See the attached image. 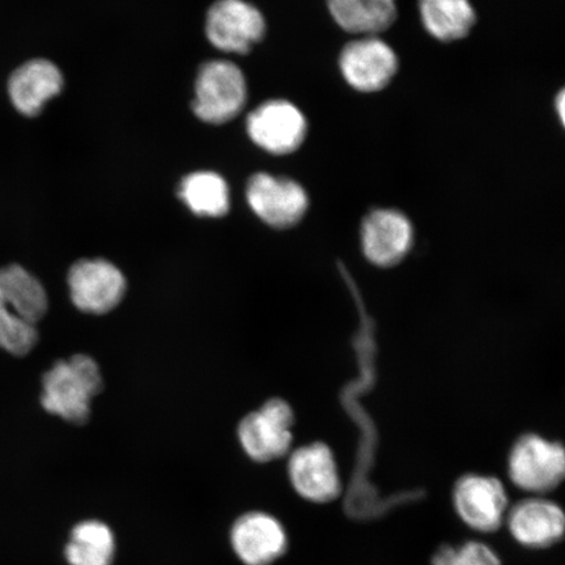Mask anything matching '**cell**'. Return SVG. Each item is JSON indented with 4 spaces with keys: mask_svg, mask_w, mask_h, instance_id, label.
I'll return each instance as SVG.
<instances>
[{
    "mask_svg": "<svg viewBox=\"0 0 565 565\" xmlns=\"http://www.w3.org/2000/svg\"><path fill=\"white\" fill-rule=\"evenodd\" d=\"M104 387L100 369L88 355L60 360L42 376L41 405L63 420L83 426L89 420L92 399Z\"/></svg>",
    "mask_w": 565,
    "mask_h": 565,
    "instance_id": "obj_1",
    "label": "cell"
},
{
    "mask_svg": "<svg viewBox=\"0 0 565 565\" xmlns=\"http://www.w3.org/2000/svg\"><path fill=\"white\" fill-rule=\"evenodd\" d=\"M246 102V82L243 71L227 61L204 63L195 83L192 105L203 122H230L243 110Z\"/></svg>",
    "mask_w": 565,
    "mask_h": 565,
    "instance_id": "obj_2",
    "label": "cell"
},
{
    "mask_svg": "<svg viewBox=\"0 0 565 565\" xmlns=\"http://www.w3.org/2000/svg\"><path fill=\"white\" fill-rule=\"evenodd\" d=\"M508 472L521 490L539 494L553 491L565 475L564 449L539 435L521 437L511 450Z\"/></svg>",
    "mask_w": 565,
    "mask_h": 565,
    "instance_id": "obj_3",
    "label": "cell"
},
{
    "mask_svg": "<svg viewBox=\"0 0 565 565\" xmlns=\"http://www.w3.org/2000/svg\"><path fill=\"white\" fill-rule=\"evenodd\" d=\"M294 422L292 408L286 401L270 399L239 423V443L254 461H275L291 449Z\"/></svg>",
    "mask_w": 565,
    "mask_h": 565,
    "instance_id": "obj_4",
    "label": "cell"
},
{
    "mask_svg": "<svg viewBox=\"0 0 565 565\" xmlns=\"http://www.w3.org/2000/svg\"><path fill=\"white\" fill-rule=\"evenodd\" d=\"M246 200L260 221L278 230L298 224L309 206V198L300 183L267 173L250 177Z\"/></svg>",
    "mask_w": 565,
    "mask_h": 565,
    "instance_id": "obj_5",
    "label": "cell"
},
{
    "mask_svg": "<svg viewBox=\"0 0 565 565\" xmlns=\"http://www.w3.org/2000/svg\"><path fill=\"white\" fill-rule=\"evenodd\" d=\"M71 300L82 312L105 315L122 301L126 279L118 267L105 259H82L68 271Z\"/></svg>",
    "mask_w": 565,
    "mask_h": 565,
    "instance_id": "obj_6",
    "label": "cell"
},
{
    "mask_svg": "<svg viewBox=\"0 0 565 565\" xmlns=\"http://www.w3.org/2000/svg\"><path fill=\"white\" fill-rule=\"evenodd\" d=\"M339 68L353 89L373 94L391 84L398 71V58L377 35H363L343 47Z\"/></svg>",
    "mask_w": 565,
    "mask_h": 565,
    "instance_id": "obj_7",
    "label": "cell"
},
{
    "mask_svg": "<svg viewBox=\"0 0 565 565\" xmlns=\"http://www.w3.org/2000/svg\"><path fill=\"white\" fill-rule=\"evenodd\" d=\"M246 127L254 143L274 154L299 150L308 130L306 116L298 106L286 100L259 105L247 117Z\"/></svg>",
    "mask_w": 565,
    "mask_h": 565,
    "instance_id": "obj_8",
    "label": "cell"
},
{
    "mask_svg": "<svg viewBox=\"0 0 565 565\" xmlns=\"http://www.w3.org/2000/svg\"><path fill=\"white\" fill-rule=\"evenodd\" d=\"M454 503L459 519L480 533L497 532L507 519V491L493 477H462L455 487Z\"/></svg>",
    "mask_w": 565,
    "mask_h": 565,
    "instance_id": "obj_9",
    "label": "cell"
},
{
    "mask_svg": "<svg viewBox=\"0 0 565 565\" xmlns=\"http://www.w3.org/2000/svg\"><path fill=\"white\" fill-rule=\"evenodd\" d=\"M265 30L263 13L244 0H217L207 13V38L223 52L246 54Z\"/></svg>",
    "mask_w": 565,
    "mask_h": 565,
    "instance_id": "obj_10",
    "label": "cell"
},
{
    "mask_svg": "<svg viewBox=\"0 0 565 565\" xmlns=\"http://www.w3.org/2000/svg\"><path fill=\"white\" fill-rule=\"evenodd\" d=\"M288 475L296 492L312 503H330L342 493V480L333 451L322 443L296 449L289 458Z\"/></svg>",
    "mask_w": 565,
    "mask_h": 565,
    "instance_id": "obj_11",
    "label": "cell"
},
{
    "mask_svg": "<svg viewBox=\"0 0 565 565\" xmlns=\"http://www.w3.org/2000/svg\"><path fill=\"white\" fill-rule=\"evenodd\" d=\"M414 243L412 222L398 210L370 212L362 224V247L366 259L379 267L402 263Z\"/></svg>",
    "mask_w": 565,
    "mask_h": 565,
    "instance_id": "obj_12",
    "label": "cell"
},
{
    "mask_svg": "<svg viewBox=\"0 0 565 565\" xmlns=\"http://www.w3.org/2000/svg\"><path fill=\"white\" fill-rule=\"evenodd\" d=\"M231 542L245 565H270L286 554L288 546L285 527L264 512L242 515L232 527Z\"/></svg>",
    "mask_w": 565,
    "mask_h": 565,
    "instance_id": "obj_13",
    "label": "cell"
},
{
    "mask_svg": "<svg viewBox=\"0 0 565 565\" xmlns=\"http://www.w3.org/2000/svg\"><path fill=\"white\" fill-rule=\"evenodd\" d=\"M505 521L513 539L529 548L554 546L563 539L564 513L554 501L522 500L508 511Z\"/></svg>",
    "mask_w": 565,
    "mask_h": 565,
    "instance_id": "obj_14",
    "label": "cell"
},
{
    "mask_svg": "<svg viewBox=\"0 0 565 565\" xmlns=\"http://www.w3.org/2000/svg\"><path fill=\"white\" fill-rule=\"evenodd\" d=\"M63 87V76L54 63L34 60L13 71L9 82L12 105L21 115L38 116L45 104L58 95Z\"/></svg>",
    "mask_w": 565,
    "mask_h": 565,
    "instance_id": "obj_15",
    "label": "cell"
},
{
    "mask_svg": "<svg viewBox=\"0 0 565 565\" xmlns=\"http://www.w3.org/2000/svg\"><path fill=\"white\" fill-rule=\"evenodd\" d=\"M329 11L343 31L377 35L397 19L395 0H328Z\"/></svg>",
    "mask_w": 565,
    "mask_h": 565,
    "instance_id": "obj_16",
    "label": "cell"
},
{
    "mask_svg": "<svg viewBox=\"0 0 565 565\" xmlns=\"http://www.w3.org/2000/svg\"><path fill=\"white\" fill-rule=\"evenodd\" d=\"M0 296L18 309L26 322L38 327L49 309V299L42 282L23 266L0 267Z\"/></svg>",
    "mask_w": 565,
    "mask_h": 565,
    "instance_id": "obj_17",
    "label": "cell"
},
{
    "mask_svg": "<svg viewBox=\"0 0 565 565\" xmlns=\"http://www.w3.org/2000/svg\"><path fill=\"white\" fill-rule=\"evenodd\" d=\"M419 10L424 28L443 42L465 39L477 23L470 0H419Z\"/></svg>",
    "mask_w": 565,
    "mask_h": 565,
    "instance_id": "obj_18",
    "label": "cell"
},
{
    "mask_svg": "<svg viewBox=\"0 0 565 565\" xmlns=\"http://www.w3.org/2000/svg\"><path fill=\"white\" fill-rule=\"evenodd\" d=\"M115 554V534L100 521L77 524L65 550L70 565H111Z\"/></svg>",
    "mask_w": 565,
    "mask_h": 565,
    "instance_id": "obj_19",
    "label": "cell"
},
{
    "mask_svg": "<svg viewBox=\"0 0 565 565\" xmlns=\"http://www.w3.org/2000/svg\"><path fill=\"white\" fill-rule=\"evenodd\" d=\"M181 200L198 216L222 217L230 211V189L222 175L195 172L182 180Z\"/></svg>",
    "mask_w": 565,
    "mask_h": 565,
    "instance_id": "obj_20",
    "label": "cell"
},
{
    "mask_svg": "<svg viewBox=\"0 0 565 565\" xmlns=\"http://www.w3.org/2000/svg\"><path fill=\"white\" fill-rule=\"evenodd\" d=\"M39 342V330L26 322L11 302L0 296V350L13 356H25Z\"/></svg>",
    "mask_w": 565,
    "mask_h": 565,
    "instance_id": "obj_21",
    "label": "cell"
},
{
    "mask_svg": "<svg viewBox=\"0 0 565 565\" xmlns=\"http://www.w3.org/2000/svg\"><path fill=\"white\" fill-rule=\"evenodd\" d=\"M450 565H501L494 551L480 542H468L456 548Z\"/></svg>",
    "mask_w": 565,
    "mask_h": 565,
    "instance_id": "obj_22",
    "label": "cell"
},
{
    "mask_svg": "<svg viewBox=\"0 0 565 565\" xmlns=\"http://www.w3.org/2000/svg\"><path fill=\"white\" fill-rule=\"evenodd\" d=\"M556 109H557V115H559V118H561V121L564 124V116H565V94H564V90L561 92L559 95H557V98H556Z\"/></svg>",
    "mask_w": 565,
    "mask_h": 565,
    "instance_id": "obj_23",
    "label": "cell"
}]
</instances>
